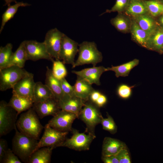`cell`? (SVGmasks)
<instances>
[{
	"instance_id": "cell-1",
	"label": "cell",
	"mask_w": 163,
	"mask_h": 163,
	"mask_svg": "<svg viewBox=\"0 0 163 163\" xmlns=\"http://www.w3.org/2000/svg\"><path fill=\"white\" fill-rule=\"evenodd\" d=\"M14 129L15 134L12 141V150L23 162L28 163L38 140L20 132L16 126Z\"/></svg>"
},
{
	"instance_id": "cell-2",
	"label": "cell",
	"mask_w": 163,
	"mask_h": 163,
	"mask_svg": "<svg viewBox=\"0 0 163 163\" xmlns=\"http://www.w3.org/2000/svg\"><path fill=\"white\" fill-rule=\"evenodd\" d=\"M39 118L32 107L21 114L16 123L17 128L22 133L38 140L44 128Z\"/></svg>"
},
{
	"instance_id": "cell-3",
	"label": "cell",
	"mask_w": 163,
	"mask_h": 163,
	"mask_svg": "<svg viewBox=\"0 0 163 163\" xmlns=\"http://www.w3.org/2000/svg\"><path fill=\"white\" fill-rule=\"evenodd\" d=\"M78 53V58L72 66L73 68L85 64L96 66L103 60L102 54L94 42L84 41L79 44Z\"/></svg>"
},
{
	"instance_id": "cell-4",
	"label": "cell",
	"mask_w": 163,
	"mask_h": 163,
	"mask_svg": "<svg viewBox=\"0 0 163 163\" xmlns=\"http://www.w3.org/2000/svg\"><path fill=\"white\" fill-rule=\"evenodd\" d=\"M79 117L86 125L85 132L94 134L95 126L101 123L103 118L99 107L89 100L85 101L80 112Z\"/></svg>"
},
{
	"instance_id": "cell-5",
	"label": "cell",
	"mask_w": 163,
	"mask_h": 163,
	"mask_svg": "<svg viewBox=\"0 0 163 163\" xmlns=\"http://www.w3.org/2000/svg\"><path fill=\"white\" fill-rule=\"evenodd\" d=\"M44 129L43 134L38 141L34 152L45 147H49L53 149L61 147L69 132L59 131L51 127L48 123Z\"/></svg>"
},
{
	"instance_id": "cell-6",
	"label": "cell",
	"mask_w": 163,
	"mask_h": 163,
	"mask_svg": "<svg viewBox=\"0 0 163 163\" xmlns=\"http://www.w3.org/2000/svg\"><path fill=\"white\" fill-rule=\"evenodd\" d=\"M29 72L25 69L12 66L0 70V90L5 91L14 85Z\"/></svg>"
},
{
	"instance_id": "cell-7",
	"label": "cell",
	"mask_w": 163,
	"mask_h": 163,
	"mask_svg": "<svg viewBox=\"0 0 163 163\" xmlns=\"http://www.w3.org/2000/svg\"><path fill=\"white\" fill-rule=\"evenodd\" d=\"M17 112L4 101L0 102V136L9 133L16 126Z\"/></svg>"
},
{
	"instance_id": "cell-8",
	"label": "cell",
	"mask_w": 163,
	"mask_h": 163,
	"mask_svg": "<svg viewBox=\"0 0 163 163\" xmlns=\"http://www.w3.org/2000/svg\"><path fill=\"white\" fill-rule=\"evenodd\" d=\"M71 137L66 139L61 146L78 151L88 150L90 145L96 138L95 135L90 133H79L73 129Z\"/></svg>"
},
{
	"instance_id": "cell-9",
	"label": "cell",
	"mask_w": 163,
	"mask_h": 163,
	"mask_svg": "<svg viewBox=\"0 0 163 163\" xmlns=\"http://www.w3.org/2000/svg\"><path fill=\"white\" fill-rule=\"evenodd\" d=\"M64 34L57 29L54 28L48 30L45 36L43 42L47 52L56 60H59V54Z\"/></svg>"
},
{
	"instance_id": "cell-10",
	"label": "cell",
	"mask_w": 163,
	"mask_h": 163,
	"mask_svg": "<svg viewBox=\"0 0 163 163\" xmlns=\"http://www.w3.org/2000/svg\"><path fill=\"white\" fill-rule=\"evenodd\" d=\"M78 43L64 34L62 40L59 59L64 64H74L75 56L78 51Z\"/></svg>"
},
{
	"instance_id": "cell-11",
	"label": "cell",
	"mask_w": 163,
	"mask_h": 163,
	"mask_svg": "<svg viewBox=\"0 0 163 163\" xmlns=\"http://www.w3.org/2000/svg\"><path fill=\"white\" fill-rule=\"evenodd\" d=\"M24 42L27 60L36 61L46 59L52 62L54 60L47 52L43 42L34 40H24Z\"/></svg>"
},
{
	"instance_id": "cell-12",
	"label": "cell",
	"mask_w": 163,
	"mask_h": 163,
	"mask_svg": "<svg viewBox=\"0 0 163 163\" xmlns=\"http://www.w3.org/2000/svg\"><path fill=\"white\" fill-rule=\"evenodd\" d=\"M76 118L78 117L75 114L61 110L49 121L48 124L59 131L69 132L72 131V124Z\"/></svg>"
},
{
	"instance_id": "cell-13",
	"label": "cell",
	"mask_w": 163,
	"mask_h": 163,
	"mask_svg": "<svg viewBox=\"0 0 163 163\" xmlns=\"http://www.w3.org/2000/svg\"><path fill=\"white\" fill-rule=\"evenodd\" d=\"M35 83L33 74L29 72L14 85L12 88V94L29 98L34 101Z\"/></svg>"
},
{
	"instance_id": "cell-14",
	"label": "cell",
	"mask_w": 163,
	"mask_h": 163,
	"mask_svg": "<svg viewBox=\"0 0 163 163\" xmlns=\"http://www.w3.org/2000/svg\"><path fill=\"white\" fill-rule=\"evenodd\" d=\"M32 107L40 119L49 116L54 117L61 110L58 102L54 98L34 103Z\"/></svg>"
},
{
	"instance_id": "cell-15",
	"label": "cell",
	"mask_w": 163,
	"mask_h": 163,
	"mask_svg": "<svg viewBox=\"0 0 163 163\" xmlns=\"http://www.w3.org/2000/svg\"><path fill=\"white\" fill-rule=\"evenodd\" d=\"M106 72V68L102 66H93L91 68H85L80 71L72 70L71 72L79 76L91 85H100V78L102 74Z\"/></svg>"
},
{
	"instance_id": "cell-16",
	"label": "cell",
	"mask_w": 163,
	"mask_h": 163,
	"mask_svg": "<svg viewBox=\"0 0 163 163\" xmlns=\"http://www.w3.org/2000/svg\"><path fill=\"white\" fill-rule=\"evenodd\" d=\"M85 101L76 96L70 97L65 94L58 103L61 110L74 113L78 118Z\"/></svg>"
},
{
	"instance_id": "cell-17",
	"label": "cell",
	"mask_w": 163,
	"mask_h": 163,
	"mask_svg": "<svg viewBox=\"0 0 163 163\" xmlns=\"http://www.w3.org/2000/svg\"><path fill=\"white\" fill-rule=\"evenodd\" d=\"M45 84L50 89L55 99L58 102L65 94L61 88L60 80L53 76L52 70L48 66L46 67Z\"/></svg>"
},
{
	"instance_id": "cell-18",
	"label": "cell",
	"mask_w": 163,
	"mask_h": 163,
	"mask_svg": "<svg viewBox=\"0 0 163 163\" xmlns=\"http://www.w3.org/2000/svg\"><path fill=\"white\" fill-rule=\"evenodd\" d=\"M73 87L75 96L85 101L89 100L91 94L95 90L92 85L78 76H77L76 82Z\"/></svg>"
},
{
	"instance_id": "cell-19",
	"label": "cell",
	"mask_w": 163,
	"mask_h": 163,
	"mask_svg": "<svg viewBox=\"0 0 163 163\" xmlns=\"http://www.w3.org/2000/svg\"><path fill=\"white\" fill-rule=\"evenodd\" d=\"M126 147L125 144L117 139L105 137L102 146V155H116L121 149Z\"/></svg>"
},
{
	"instance_id": "cell-20",
	"label": "cell",
	"mask_w": 163,
	"mask_h": 163,
	"mask_svg": "<svg viewBox=\"0 0 163 163\" xmlns=\"http://www.w3.org/2000/svg\"><path fill=\"white\" fill-rule=\"evenodd\" d=\"M163 48V27L158 25L155 30L150 35L146 49L161 53Z\"/></svg>"
},
{
	"instance_id": "cell-21",
	"label": "cell",
	"mask_w": 163,
	"mask_h": 163,
	"mask_svg": "<svg viewBox=\"0 0 163 163\" xmlns=\"http://www.w3.org/2000/svg\"><path fill=\"white\" fill-rule=\"evenodd\" d=\"M8 104L17 111L19 115L32 107L34 102L29 98L13 94Z\"/></svg>"
},
{
	"instance_id": "cell-22",
	"label": "cell",
	"mask_w": 163,
	"mask_h": 163,
	"mask_svg": "<svg viewBox=\"0 0 163 163\" xmlns=\"http://www.w3.org/2000/svg\"><path fill=\"white\" fill-rule=\"evenodd\" d=\"M130 32L133 40L138 44L146 48L149 35L142 29L133 19L132 20Z\"/></svg>"
},
{
	"instance_id": "cell-23",
	"label": "cell",
	"mask_w": 163,
	"mask_h": 163,
	"mask_svg": "<svg viewBox=\"0 0 163 163\" xmlns=\"http://www.w3.org/2000/svg\"><path fill=\"white\" fill-rule=\"evenodd\" d=\"M132 18L139 26L149 35L155 30L158 26L153 17L148 14Z\"/></svg>"
},
{
	"instance_id": "cell-24",
	"label": "cell",
	"mask_w": 163,
	"mask_h": 163,
	"mask_svg": "<svg viewBox=\"0 0 163 163\" xmlns=\"http://www.w3.org/2000/svg\"><path fill=\"white\" fill-rule=\"evenodd\" d=\"M52 98H54L53 95L46 85L40 82L35 83L34 91V103L43 102Z\"/></svg>"
},
{
	"instance_id": "cell-25",
	"label": "cell",
	"mask_w": 163,
	"mask_h": 163,
	"mask_svg": "<svg viewBox=\"0 0 163 163\" xmlns=\"http://www.w3.org/2000/svg\"><path fill=\"white\" fill-rule=\"evenodd\" d=\"M124 12L127 16L132 18L148 14L144 0H129Z\"/></svg>"
},
{
	"instance_id": "cell-26",
	"label": "cell",
	"mask_w": 163,
	"mask_h": 163,
	"mask_svg": "<svg viewBox=\"0 0 163 163\" xmlns=\"http://www.w3.org/2000/svg\"><path fill=\"white\" fill-rule=\"evenodd\" d=\"M53 149L49 147H45L38 149L32 154L28 163H50Z\"/></svg>"
},
{
	"instance_id": "cell-27",
	"label": "cell",
	"mask_w": 163,
	"mask_h": 163,
	"mask_svg": "<svg viewBox=\"0 0 163 163\" xmlns=\"http://www.w3.org/2000/svg\"><path fill=\"white\" fill-rule=\"evenodd\" d=\"M139 60L134 59L133 60L120 65L106 68V71H113L115 73L116 77H125L128 76L131 71L139 64Z\"/></svg>"
},
{
	"instance_id": "cell-28",
	"label": "cell",
	"mask_w": 163,
	"mask_h": 163,
	"mask_svg": "<svg viewBox=\"0 0 163 163\" xmlns=\"http://www.w3.org/2000/svg\"><path fill=\"white\" fill-rule=\"evenodd\" d=\"M27 60V53L24 41L21 43L16 51L13 53L8 67L16 66L23 68Z\"/></svg>"
},
{
	"instance_id": "cell-29",
	"label": "cell",
	"mask_w": 163,
	"mask_h": 163,
	"mask_svg": "<svg viewBox=\"0 0 163 163\" xmlns=\"http://www.w3.org/2000/svg\"><path fill=\"white\" fill-rule=\"evenodd\" d=\"M115 18L110 20V23L118 31L123 33L130 31L132 20L122 13H118Z\"/></svg>"
},
{
	"instance_id": "cell-30",
	"label": "cell",
	"mask_w": 163,
	"mask_h": 163,
	"mask_svg": "<svg viewBox=\"0 0 163 163\" xmlns=\"http://www.w3.org/2000/svg\"><path fill=\"white\" fill-rule=\"evenodd\" d=\"M30 5L28 3L21 2H16L15 4L13 5H9L2 16L0 33H1L2 32L6 23L14 17L19 7L29 6Z\"/></svg>"
},
{
	"instance_id": "cell-31",
	"label": "cell",
	"mask_w": 163,
	"mask_h": 163,
	"mask_svg": "<svg viewBox=\"0 0 163 163\" xmlns=\"http://www.w3.org/2000/svg\"><path fill=\"white\" fill-rule=\"evenodd\" d=\"M148 14L153 17L162 14L163 4L161 0H144Z\"/></svg>"
},
{
	"instance_id": "cell-32",
	"label": "cell",
	"mask_w": 163,
	"mask_h": 163,
	"mask_svg": "<svg viewBox=\"0 0 163 163\" xmlns=\"http://www.w3.org/2000/svg\"><path fill=\"white\" fill-rule=\"evenodd\" d=\"M12 45L7 43L5 46L0 47V70L8 67L13 54Z\"/></svg>"
},
{
	"instance_id": "cell-33",
	"label": "cell",
	"mask_w": 163,
	"mask_h": 163,
	"mask_svg": "<svg viewBox=\"0 0 163 163\" xmlns=\"http://www.w3.org/2000/svg\"><path fill=\"white\" fill-rule=\"evenodd\" d=\"M52 73L57 79L60 80L65 78L67 74L64 64L60 60H54L53 62Z\"/></svg>"
},
{
	"instance_id": "cell-34",
	"label": "cell",
	"mask_w": 163,
	"mask_h": 163,
	"mask_svg": "<svg viewBox=\"0 0 163 163\" xmlns=\"http://www.w3.org/2000/svg\"><path fill=\"white\" fill-rule=\"evenodd\" d=\"M101 123L103 129L110 132L112 134L117 131V126L112 117L107 113V117L102 120Z\"/></svg>"
},
{
	"instance_id": "cell-35",
	"label": "cell",
	"mask_w": 163,
	"mask_h": 163,
	"mask_svg": "<svg viewBox=\"0 0 163 163\" xmlns=\"http://www.w3.org/2000/svg\"><path fill=\"white\" fill-rule=\"evenodd\" d=\"M135 85L129 86L126 84H122L118 87L117 93L118 96L123 99H127L131 96L132 89Z\"/></svg>"
},
{
	"instance_id": "cell-36",
	"label": "cell",
	"mask_w": 163,
	"mask_h": 163,
	"mask_svg": "<svg viewBox=\"0 0 163 163\" xmlns=\"http://www.w3.org/2000/svg\"><path fill=\"white\" fill-rule=\"evenodd\" d=\"M129 0H116L114 5L110 9H107L101 15L107 13L117 12L122 13L124 12L128 5Z\"/></svg>"
},
{
	"instance_id": "cell-37",
	"label": "cell",
	"mask_w": 163,
	"mask_h": 163,
	"mask_svg": "<svg viewBox=\"0 0 163 163\" xmlns=\"http://www.w3.org/2000/svg\"><path fill=\"white\" fill-rule=\"evenodd\" d=\"M13 152L12 150L8 149L2 160V163H21V161Z\"/></svg>"
},
{
	"instance_id": "cell-38",
	"label": "cell",
	"mask_w": 163,
	"mask_h": 163,
	"mask_svg": "<svg viewBox=\"0 0 163 163\" xmlns=\"http://www.w3.org/2000/svg\"><path fill=\"white\" fill-rule=\"evenodd\" d=\"M60 80L61 88L65 94L70 97L76 96L73 86H72L69 83L65 78Z\"/></svg>"
},
{
	"instance_id": "cell-39",
	"label": "cell",
	"mask_w": 163,
	"mask_h": 163,
	"mask_svg": "<svg viewBox=\"0 0 163 163\" xmlns=\"http://www.w3.org/2000/svg\"><path fill=\"white\" fill-rule=\"evenodd\" d=\"M119 163H130L131 159L127 147L121 149L115 155Z\"/></svg>"
},
{
	"instance_id": "cell-40",
	"label": "cell",
	"mask_w": 163,
	"mask_h": 163,
	"mask_svg": "<svg viewBox=\"0 0 163 163\" xmlns=\"http://www.w3.org/2000/svg\"><path fill=\"white\" fill-rule=\"evenodd\" d=\"M8 148V144L6 141L2 139L0 140V163H1Z\"/></svg>"
},
{
	"instance_id": "cell-41",
	"label": "cell",
	"mask_w": 163,
	"mask_h": 163,
	"mask_svg": "<svg viewBox=\"0 0 163 163\" xmlns=\"http://www.w3.org/2000/svg\"><path fill=\"white\" fill-rule=\"evenodd\" d=\"M101 159L105 163H119L115 155L102 156Z\"/></svg>"
},
{
	"instance_id": "cell-42",
	"label": "cell",
	"mask_w": 163,
	"mask_h": 163,
	"mask_svg": "<svg viewBox=\"0 0 163 163\" xmlns=\"http://www.w3.org/2000/svg\"><path fill=\"white\" fill-rule=\"evenodd\" d=\"M107 101L106 97L104 95L101 94L94 104L99 107H100L104 105Z\"/></svg>"
},
{
	"instance_id": "cell-43",
	"label": "cell",
	"mask_w": 163,
	"mask_h": 163,
	"mask_svg": "<svg viewBox=\"0 0 163 163\" xmlns=\"http://www.w3.org/2000/svg\"><path fill=\"white\" fill-rule=\"evenodd\" d=\"M101 94L99 91L95 90L91 94L89 100L92 102L95 103Z\"/></svg>"
},
{
	"instance_id": "cell-44",
	"label": "cell",
	"mask_w": 163,
	"mask_h": 163,
	"mask_svg": "<svg viewBox=\"0 0 163 163\" xmlns=\"http://www.w3.org/2000/svg\"><path fill=\"white\" fill-rule=\"evenodd\" d=\"M159 23L161 25V26L163 27V14L159 17L158 19Z\"/></svg>"
},
{
	"instance_id": "cell-45",
	"label": "cell",
	"mask_w": 163,
	"mask_h": 163,
	"mask_svg": "<svg viewBox=\"0 0 163 163\" xmlns=\"http://www.w3.org/2000/svg\"><path fill=\"white\" fill-rule=\"evenodd\" d=\"M163 53V49H162V50L161 53Z\"/></svg>"
},
{
	"instance_id": "cell-46",
	"label": "cell",
	"mask_w": 163,
	"mask_h": 163,
	"mask_svg": "<svg viewBox=\"0 0 163 163\" xmlns=\"http://www.w3.org/2000/svg\"><path fill=\"white\" fill-rule=\"evenodd\" d=\"M162 0V2L163 4V0ZM162 14H163V12Z\"/></svg>"
}]
</instances>
